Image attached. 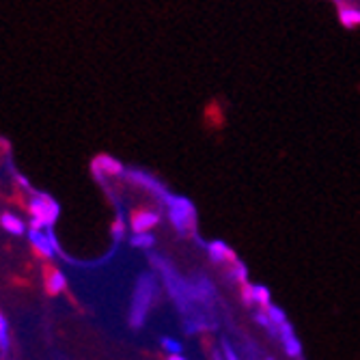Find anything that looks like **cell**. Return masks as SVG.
Listing matches in <instances>:
<instances>
[{"label": "cell", "instance_id": "obj_9", "mask_svg": "<svg viewBox=\"0 0 360 360\" xmlns=\"http://www.w3.org/2000/svg\"><path fill=\"white\" fill-rule=\"evenodd\" d=\"M65 287H68V278H65V274L56 268H46V291L52 293V296H56V293H60Z\"/></svg>", "mask_w": 360, "mask_h": 360}, {"label": "cell", "instance_id": "obj_18", "mask_svg": "<svg viewBox=\"0 0 360 360\" xmlns=\"http://www.w3.org/2000/svg\"><path fill=\"white\" fill-rule=\"evenodd\" d=\"M123 233H125V222H123V216L119 214L117 220H115V224H112V238L117 242H121L123 240Z\"/></svg>", "mask_w": 360, "mask_h": 360}, {"label": "cell", "instance_id": "obj_7", "mask_svg": "<svg viewBox=\"0 0 360 360\" xmlns=\"http://www.w3.org/2000/svg\"><path fill=\"white\" fill-rule=\"evenodd\" d=\"M93 171L97 173H106V175H121L123 173V165L119 160L110 158V155H100L93 160Z\"/></svg>", "mask_w": 360, "mask_h": 360}, {"label": "cell", "instance_id": "obj_12", "mask_svg": "<svg viewBox=\"0 0 360 360\" xmlns=\"http://www.w3.org/2000/svg\"><path fill=\"white\" fill-rule=\"evenodd\" d=\"M339 20H341V24H343L345 28H352V26L360 24V11H358V9L345 7V9L339 11Z\"/></svg>", "mask_w": 360, "mask_h": 360}, {"label": "cell", "instance_id": "obj_21", "mask_svg": "<svg viewBox=\"0 0 360 360\" xmlns=\"http://www.w3.org/2000/svg\"><path fill=\"white\" fill-rule=\"evenodd\" d=\"M214 360H226V358H222L220 352H214Z\"/></svg>", "mask_w": 360, "mask_h": 360}, {"label": "cell", "instance_id": "obj_3", "mask_svg": "<svg viewBox=\"0 0 360 360\" xmlns=\"http://www.w3.org/2000/svg\"><path fill=\"white\" fill-rule=\"evenodd\" d=\"M165 201L169 203V216H171V222L175 224L177 231L181 236L192 231L196 224L194 205L188 199H184V196H173V194H165Z\"/></svg>", "mask_w": 360, "mask_h": 360}, {"label": "cell", "instance_id": "obj_6", "mask_svg": "<svg viewBox=\"0 0 360 360\" xmlns=\"http://www.w3.org/2000/svg\"><path fill=\"white\" fill-rule=\"evenodd\" d=\"M278 335L283 339V345H285V352L289 358H300L302 356V343L300 339L293 335V328H291V323H283L281 328H278Z\"/></svg>", "mask_w": 360, "mask_h": 360}, {"label": "cell", "instance_id": "obj_11", "mask_svg": "<svg viewBox=\"0 0 360 360\" xmlns=\"http://www.w3.org/2000/svg\"><path fill=\"white\" fill-rule=\"evenodd\" d=\"M250 287H252V302L268 309L272 304L270 302V291H268V287H264V285H250Z\"/></svg>", "mask_w": 360, "mask_h": 360}, {"label": "cell", "instance_id": "obj_10", "mask_svg": "<svg viewBox=\"0 0 360 360\" xmlns=\"http://www.w3.org/2000/svg\"><path fill=\"white\" fill-rule=\"evenodd\" d=\"M0 226H3L5 231L11 236H24L26 233V224L22 222V218L15 214H9V212H5L3 216H0Z\"/></svg>", "mask_w": 360, "mask_h": 360}, {"label": "cell", "instance_id": "obj_2", "mask_svg": "<svg viewBox=\"0 0 360 360\" xmlns=\"http://www.w3.org/2000/svg\"><path fill=\"white\" fill-rule=\"evenodd\" d=\"M28 212H30V229H37V231L46 229L48 231L60 216V205L48 194H35V199L30 201Z\"/></svg>", "mask_w": 360, "mask_h": 360}, {"label": "cell", "instance_id": "obj_4", "mask_svg": "<svg viewBox=\"0 0 360 360\" xmlns=\"http://www.w3.org/2000/svg\"><path fill=\"white\" fill-rule=\"evenodd\" d=\"M28 240H30L32 248H35L46 259H52L58 252V244H56V240L52 236V229H48V233L37 231V229H30V231H28Z\"/></svg>", "mask_w": 360, "mask_h": 360}, {"label": "cell", "instance_id": "obj_20", "mask_svg": "<svg viewBox=\"0 0 360 360\" xmlns=\"http://www.w3.org/2000/svg\"><path fill=\"white\" fill-rule=\"evenodd\" d=\"M169 360H186V358L181 354H177V356H169Z\"/></svg>", "mask_w": 360, "mask_h": 360}, {"label": "cell", "instance_id": "obj_14", "mask_svg": "<svg viewBox=\"0 0 360 360\" xmlns=\"http://www.w3.org/2000/svg\"><path fill=\"white\" fill-rule=\"evenodd\" d=\"M9 349V321L7 317H0V352L7 354Z\"/></svg>", "mask_w": 360, "mask_h": 360}, {"label": "cell", "instance_id": "obj_8", "mask_svg": "<svg viewBox=\"0 0 360 360\" xmlns=\"http://www.w3.org/2000/svg\"><path fill=\"white\" fill-rule=\"evenodd\" d=\"M207 252L212 257V261H216V264H220V261H231V264H236V255L233 250L229 248L222 240H214L212 244H207Z\"/></svg>", "mask_w": 360, "mask_h": 360}, {"label": "cell", "instance_id": "obj_15", "mask_svg": "<svg viewBox=\"0 0 360 360\" xmlns=\"http://www.w3.org/2000/svg\"><path fill=\"white\" fill-rule=\"evenodd\" d=\"M266 313L270 315L272 323H274V326H278V328H281L283 323H287V315H285V311H283V309H278V307L270 304V307L266 309Z\"/></svg>", "mask_w": 360, "mask_h": 360}, {"label": "cell", "instance_id": "obj_19", "mask_svg": "<svg viewBox=\"0 0 360 360\" xmlns=\"http://www.w3.org/2000/svg\"><path fill=\"white\" fill-rule=\"evenodd\" d=\"M222 349H224V358H226V360H240V358H238V354L233 352V347L229 345V341H224V343H222Z\"/></svg>", "mask_w": 360, "mask_h": 360}, {"label": "cell", "instance_id": "obj_1", "mask_svg": "<svg viewBox=\"0 0 360 360\" xmlns=\"http://www.w3.org/2000/svg\"><path fill=\"white\" fill-rule=\"evenodd\" d=\"M153 296H155V278H153V274H143L136 283L134 298H132V311H129V326H132V328L139 330L145 326Z\"/></svg>", "mask_w": 360, "mask_h": 360}, {"label": "cell", "instance_id": "obj_16", "mask_svg": "<svg viewBox=\"0 0 360 360\" xmlns=\"http://www.w3.org/2000/svg\"><path fill=\"white\" fill-rule=\"evenodd\" d=\"M162 347H165L167 352H169V356H177V354H181V343L177 341V339H171V337H162Z\"/></svg>", "mask_w": 360, "mask_h": 360}, {"label": "cell", "instance_id": "obj_5", "mask_svg": "<svg viewBox=\"0 0 360 360\" xmlns=\"http://www.w3.org/2000/svg\"><path fill=\"white\" fill-rule=\"evenodd\" d=\"M160 222V214L151 212V210H132L129 214V229H132V233H149L151 226H155Z\"/></svg>", "mask_w": 360, "mask_h": 360}, {"label": "cell", "instance_id": "obj_17", "mask_svg": "<svg viewBox=\"0 0 360 360\" xmlns=\"http://www.w3.org/2000/svg\"><path fill=\"white\" fill-rule=\"evenodd\" d=\"M231 276H233V281H240L242 285H246L248 270H246V266L242 264V261H236V264H233V268H231Z\"/></svg>", "mask_w": 360, "mask_h": 360}, {"label": "cell", "instance_id": "obj_13", "mask_svg": "<svg viewBox=\"0 0 360 360\" xmlns=\"http://www.w3.org/2000/svg\"><path fill=\"white\" fill-rule=\"evenodd\" d=\"M134 248H151L155 244V238L151 233H132V240H129Z\"/></svg>", "mask_w": 360, "mask_h": 360}]
</instances>
